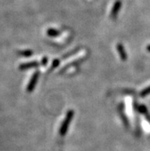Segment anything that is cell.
Returning a JSON list of instances; mask_svg holds the SVG:
<instances>
[{
	"label": "cell",
	"instance_id": "cell-1",
	"mask_svg": "<svg viewBox=\"0 0 150 151\" xmlns=\"http://www.w3.org/2000/svg\"><path fill=\"white\" fill-rule=\"evenodd\" d=\"M120 6H121V2H120V1H118V2H116V3H115L113 9V15L117 13L119 9H120Z\"/></svg>",
	"mask_w": 150,
	"mask_h": 151
}]
</instances>
